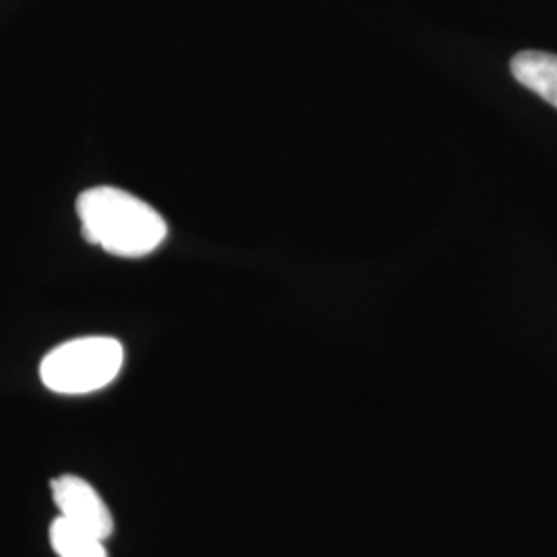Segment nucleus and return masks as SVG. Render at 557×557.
Returning <instances> with one entry per match:
<instances>
[{"label": "nucleus", "instance_id": "obj_1", "mask_svg": "<svg viewBox=\"0 0 557 557\" xmlns=\"http://www.w3.org/2000/svg\"><path fill=\"white\" fill-rule=\"evenodd\" d=\"M77 213L89 244L124 259L151 255L168 236V223L151 205L114 186L85 190Z\"/></svg>", "mask_w": 557, "mask_h": 557}, {"label": "nucleus", "instance_id": "obj_2", "mask_svg": "<svg viewBox=\"0 0 557 557\" xmlns=\"http://www.w3.org/2000/svg\"><path fill=\"white\" fill-rule=\"evenodd\" d=\"M122 361L124 351L116 338H75L44 358L41 382L59 395L96 393L116 380Z\"/></svg>", "mask_w": 557, "mask_h": 557}, {"label": "nucleus", "instance_id": "obj_3", "mask_svg": "<svg viewBox=\"0 0 557 557\" xmlns=\"http://www.w3.org/2000/svg\"><path fill=\"white\" fill-rule=\"evenodd\" d=\"M52 496L59 506L60 517L94 533L101 541L114 533V518L110 515L100 494L75 475H60L52 481Z\"/></svg>", "mask_w": 557, "mask_h": 557}, {"label": "nucleus", "instance_id": "obj_4", "mask_svg": "<svg viewBox=\"0 0 557 557\" xmlns=\"http://www.w3.org/2000/svg\"><path fill=\"white\" fill-rule=\"evenodd\" d=\"M515 79L557 108V54L527 50L510 62Z\"/></svg>", "mask_w": 557, "mask_h": 557}, {"label": "nucleus", "instance_id": "obj_5", "mask_svg": "<svg viewBox=\"0 0 557 557\" xmlns=\"http://www.w3.org/2000/svg\"><path fill=\"white\" fill-rule=\"evenodd\" d=\"M50 541L60 557H108L103 541L59 517L50 527Z\"/></svg>", "mask_w": 557, "mask_h": 557}]
</instances>
